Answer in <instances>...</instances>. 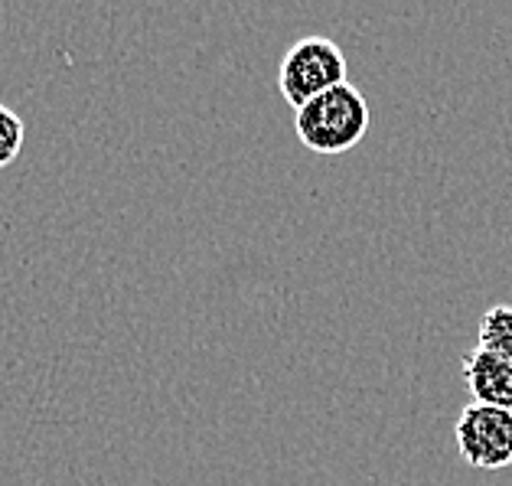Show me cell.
Returning a JSON list of instances; mask_svg holds the SVG:
<instances>
[{
  "label": "cell",
  "mask_w": 512,
  "mask_h": 486,
  "mask_svg": "<svg viewBox=\"0 0 512 486\" xmlns=\"http://www.w3.org/2000/svg\"><path fill=\"white\" fill-rule=\"evenodd\" d=\"M369 121L372 111L366 105V95L356 85L343 82L336 89L317 95L304 108H297L294 131L307 151H314L320 157H336L353 151L362 137H366Z\"/></svg>",
  "instance_id": "cell-1"
},
{
  "label": "cell",
  "mask_w": 512,
  "mask_h": 486,
  "mask_svg": "<svg viewBox=\"0 0 512 486\" xmlns=\"http://www.w3.org/2000/svg\"><path fill=\"white\" fill-rule=\"evenodd\" d=\"M457 454L473 470L512 467V411L470 402L454 425Z\"/></svg>",
  "instance_id": "cell-3"
},
{
  "label": "cell",
  "mask_w": 512,
  "mask_h": 486,
  "mask_svg": "<svg viewBox=\"0 0 512 486\" xmlns=\"http://www.w3.org/2000/svg\"><path fill=\"white\" fill-rule=\"evenodd\" d=\"M477 346L486 353H493L499 359L512 363V307L509 304H496L483 314L480 320V333H477Z\"/></svg>",
  "instance_id": "cell-5"
},
{
  "label": "cell",
  "mask_w": 512,
  "mask_h": 486,
  "mask_svg": "<svg viewBox=\"0 0 512 486\" xmlns=\"http://www.w3.org/2000/svg\"><path fill=\"white\" fill-rule=\"evenodd\" d=\"M346 82V56L327 36H304L281 59L278 89L287 105L304 108L317 95Z\"/></svg>",
  "instance_id": "cell-2"
},
{
  "label": "cell",
  "mask_w": 512,
  "mask_h": 486,
  "mask_svg": "<svg viewBox=\"0 0 512 486\" xmlns=\"http://www.w3.org/2000/svg\"><path fill=\"white\" fill-rule=\"evenodd\" d=\"M460 372H464V382L473 395V402L512 411V363L480 350V346H473V350L460 359Z\"/></svg>",
  "instance_id": "cell-4"
},
{
  "label": "cell",
  "mask_w": 512,
  "mask_h": 486,
  "mask_svg": "<svg viewBox=\"0 0 512 486\" xmlns=\"http://www.w3.org/2000/svg\"><path fill=\"white\" fill-rule=\"evenodd\" d=\"M23 141H27V124H23V118L14 108L0 105V170L10 167L20 157Z\"/></svg>",
  "instance_id": "cell-6"
}]
</instances>
